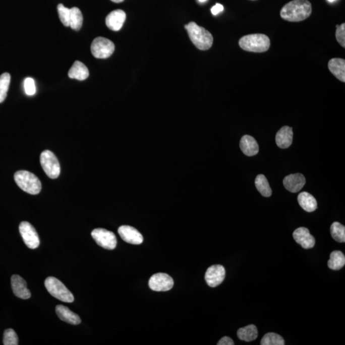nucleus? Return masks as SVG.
<instances>
[{
	"label": "nucleus",
	"mask_w": 345,
	"mask_h": 345,
	"mask_svg": "<svg viewBox=\"0 0 345 345\" xmlns=\"http://www.w3.org/2000/svg\"><path fill=\"white\" fill-rule=\"evenodd\" d=\"M312 13V6L308 0H294L282 7L280 16L290 22L305 20Z\"/></svg>",
	"instance_id": "obj_1"
},
{
	"label": "nucleus",
	"mask_w": 345,
	"mask_h": 345,
	"mask_svg": "<svg viewBox=\"0 0 345 345\" xmlns=\"http://www.w3.org/2000/svg\"><path fill=\"white\" fill-rule=\"evenodd\" d=\"M189 38L198 49L205 51L209 49L213 44L212 34L204 28L201 27L195 22L185 25Z\"/></svg>",
	"instance_id": "obj_2"
},
{
	"label": "nucleus",
	"mask_w": 345,
	"mask_h": 345,
	"mask_svg": "<svg viewBox=\"0 0 345 345\" xmlns=\"http://www.w3.org/2000/svg\"><path fill=\"white\" fill-rule=\"evenodd\" d=\"M240 47L244 51L253 52L267 51L270 46V40L268 36L261 33L251 34L241 38Z\"/></svg>",
	"instance_id": "obj_3"
},
{
	"label": "nucleus",
	"mask_w": 345,
	"mask_h": 345,
	"mask_svg": "<svg viewBox=\"0 0 345 345\" xmlns=\"http://www.w3.org/2000/svg\"><path fill=\"white\" fill-rule=\"evenodd\" d=\"M14 180L19 188L30 195H37L41 191V182L32 172L25 170L17 171Z\"/></svg>",
	"instance_id": "obj_4"
},
{
	"label": "nucleus",
	"mask_w": 345,
	"mask_h": 345,
	"mask_svg": "<svg viewBox=\"0 0 345 345\" xmlns=\"http://www.w3.org/2000/svg\"><path fill=\"white\" fill-rule=\"evenodd\" d=\"M44 284L49 293L59 300L69 303H73L74 301L73 294L56 278L47 277Z\"/></svg>",
	"instance_id": "obj_5"
},
{
	"label": "nucleus",
	"mask_w": 345,
	"mask_h": 345,
	"mask_svg": "<svg viewBox=\"0 0 345 345\" xmlns=\"http://www.w3.org/2000/svg\"><path fill=\"white\" fill-rule=\"evenodd\" d=\"M42 169L50 179H55L61 174V165L56 155L49 150L42 152L40 157Z\"/></svg>",
	"instance_id": "obj_6"
},
{
	"label": "nucleus",
	"mask_w": 345,
	"mask_h": 345,
	"mask_svg": "<svg viewBox=\"0 0 345 345\" xmlns=\"http://www.w3.org/2000/svg\"><path fill=\"white\" fill-rule=\"evenodd\" d=\"M114 45L111 40L104 37L95 38L91 45L93 56L99 59H107L114 51Z\"/></svg>",
	"instance_id": "obj_7"
},
{
	"label": "nucleus",
	"mask_w": 345,
	"mask_h": 345,
	"mask_svg": "<svg viewBox=\"0 0 345 345\" xmlns=\"http://www.w3.org/2000/svg\"><path fill=\"white\" fill-rule=\"evenodd\" d=\"M92 237L96 243L102 248L112 250L117 247V237L112 232L103 228L93 229Z\"/></svg>",
	"instance_id": "obj_8"
},
{
	"label": "nucleus",
	"mask_w": 345,
	"mask_h": 345,
	"mask_svg": "<svg viewBox=\"0 0 345 345\" xmlns=\"http://www.w3.org/2000/svg\"><path fill=\"white\" fill-rule=\"evenodd\" d=\"M19 232L28 248L35 249L39 246L40 239L37 232L30 222H21L19 225Z\"/></svg>",
	"instance_id": "obj_9"
},
{
	"label": "nucleus",
	"mask_w": 345,
	"mask_h": 345,
	"mask_svg": "<svg viewBox=\"0 0 345 345\" xmlns=\"http://www.w3.org/2000/svg\"><path fill=\"white\" fill-rule=\"evenodd\" d=\"M174 281L171 276L164 273H157L150 277L148 285L155 292H166L174 286Z\"/></svg>",
	"instance_id": "obj_10"
},
{
	"label": "nucleus",
	"mask_w": 345,
	"mask_h": 345,
	"mask_svg": "<svg viewBox=\"0 0 345 345\" xmlns=\"http://www.w3.org/2000/svg\"><path fill=\"white\" fill-rule=\"evenodd\" d=\"M226 270L222 265H214L208 268L205 279L208 286L212 288L219 286L224 281Z\"/></svg>",
	"instance_id": "obj_11"
},
{
	"label": "nucleus",
	"mask_w": 345,
	"mask_h": 345,
	"mask_svg": "<svg viewBox=\"0 0 345 345\" xmlns=\"http://www.w3.org/2000/svg\"><path fill=\"white\" fill-rule=\"evenodd\" d=\"M118 232L121 238L126 243L134 245H139L143 243L142 235L133 227L124 225L119 227Z\"/></svg>",
	"instance_id": "obj_12"
},
{
	"label": "nucleus",
	"mask_w": 345,
	"mask_h": 345,
	"mask_svg": "<svg viewBox=\"0 0 345 345\" xmlns=\"http://www.w3.org/2000/svg\"><path fill=\"white\" fill-rule=\"evenodd\" d=\"M293 237L296 243L304 249H311L315 246V239L306 227H301L295 230Z\"/></svg>",
	"instance_id": "obj_13"
},
{
	"label": "nucleus",
	"mask_w": 345,
	"mask_h": 345,
	"mask_svg": "<svg viewBox=\"0 0 345 345\" xmlns=\"http://www.w3.org/2000/svg\"><path fill=\"white\" fill-rule=\"evenodd\" d=\"M12 289L14 295L22 299H30L31 293L28 289L27 283L23 278L18 275H13L11 277Z\"/></svg>",
	"instance_id": "obj_14"
},
{
	"label": "nucleus",
	"mask_w": 345,
	"mask_h": 345,
	"mask_svg": "<svg viewBox=\"0 0 345 345\" xmlns=\"http://www.w3.org/2000/svg\"><path fill=\"white\" fill-rule=\"evenodd\" d=\"M126 19V13L122 10H116L107 16L105 18V24L110 30L117 32L122 28Z\"/></svg>",
	"instance_id": "obj_15"
},
{
	"label": "nucleus",
	"mask_w": 345,
	"mask_h": 345,
	"mask_svg": "<svg viewBox=\"0 0 345 345\" xmlns=\"http://www.w3.org/2000/svg\"><path fill=\"white\" fill-rule=\"evenodd\" d=\"M305 184V177L301 174L290 175L285 177L283 180L285 188L293 193L300 191Z\"/></svg>",
	"instance_id": "obj_16"
},
{
	"label": "nucleus",
	"mask_w": 345,
	"mask_h": 345,
	"mask_svg": "<svg viewBox=\"0 0 345 345\" xmlns=\"http://www.w3.org/2000/svg\"><path fill=\"white\" fill-rule=\"evenodd\" d=\"M292 141H293V131L291 127H282L275 136V142L277 145L282 149L291 147Z\"/></svg>",
	"instance_id": "obj_17"
},
{
	"label": "nucleus",
	"mask_w": 345,
	"mask_h": 345,
	"mask_svg": "<svg viewBox=\"0 0 345 345\" xmlns=\"http://www.w3.org/2000/svg\"><path fill=\"white\" fill-rule=\"evenodd\" d=\"M240 147L247 156H254L259 152V146L255 139L249 135L244 136L240 141Z\"/></svg>",
	"instance_id": "obj_18"
},
{
	"label": "nucleus",
	"mask_w": 345,
	"mask_h": 345,
	"mask_svg": "<svg viewBox=\"0 0 345 345\" xmlns=\"http://www.w3.org/2000/svg\"><path fill=\"white\" fill-rule=\"evenodd\" d=\"M56 313L60 319L72 325H78L81 322L80 316L69 310L66 306L58 305Z\"/></svg>",
	"instance_id": "obj_19"
},
{
	"label": "nucleus",
	"mask_w": 345,
	"mask_h": 345,
	"mask_svg": "<svg viewBox=\"0 0 345 345\" xmlns=\"http://www.w3.org/2000/svg\"><path fill=\"white\" fill-rule=\"evenodd\" d=\"M329 71L335 78L345 82V61L342 59H332L328 64Z\"/></svg>",
	"instance_id": "obj_20"
},
{
	"label": "nucleus",
	"mask_w": 345,
	"mask_h": 345,
	"mask_svg": "<svg viewBox=\"0 0 345 345\" xmlns=\"http://www.w3.org/2000/svg\"><path fill=\"white\" fill-rule=\"evenodd\" d=\"M68 76L71 79L83 81L89 76V71H88L87 67L82 62L76 61L69 70Z\"/></svg>",
	"instance_id": "obj_21"
},
{
	"label": "nucleus",
	"mask_w": 345,
	"mask_h": 345,
	"mask_svg": "<svg viewBox=\"0 0 345 345\" xmlns=\"http://www.w3.org/2000/svg\"><path fill=\"white\" fill-rule=\"evenodd\" d=\"M299 205L306 212H312L317 208V201L313 196L307 192H303L298 196Z\"/></svg>",
	"instance_id": "obj_22"
},
{
	"label": "nucleus",
	"mask_w": 345,
	"mask_h": 345,
	"mask_svg": "<svg viewBox=\"0 0 345 345\" xmlns=\"http://www.w3.org/2000/svg\"><path fill=\"white\" fill-rule=\"evenodd\" d=\"M258 330L255 325H249L241 328L237 331V335L242 341L251 342L258 337Z\"/></svg>",
	"instance_id": "obj_23"
},
{
	"label": "nucleus",
	"mask_w": 345,
	"mask_h": 345,
	"mask_svg": "<svg viewBox=\"0 0 345 345\" xmlns=\"http://www.w3.org/2000/svg\"><path fill=\"white\" fill-rule=\"evenodd\" d=\"M328 267L333 270H338L345 265V256L340 251H334L330 254Z\"/></svg>",
	"instance_id": "obj_24"
},
{
	"label": "nucleus",
	"mask_w": 345,
	"mask_h": 345,
	"mask_svg": "<svg viewBox=\"0 0 345 345\" xmlns=\"http://www.w3.org/2000/svg\"><path fill=\"white\" fill-rule=\"evenodd\" d=\"M255 186L261 195L265 197H270L272 195V189L267 178L263 175H258L255 180Z\"/></svg>",
	"instance_id": "obj_25"
},
{
	"label": "nucleus",
	"mask_w": 345,
	"mask_h": 345,
	"mask_svg": "<svg viewBox=\"0 0 345 345\" xmlns=\"http://www.w3.org/2000/svg\"><path fill=\"white\" fill-rule=\"evenodd\" d=\"M82 13L78 7L71 9L70 26L74 30H80L83 25Z\"/></svg>",
	"instance_id": "obj_26"
},
{
	"label": "nucleus",
	"mask_w": 345,
	"mask_h": 345,
	"mask_svg": "<svg viewBox=\"0 0 345 345\" xmlns=\"http://www.w3.org/2000/svg\"><path fill=\"white\" fill-rule=\"evenodd\" d=\"M330 233L331 236L335 241L338 243H344L345 242V227L338 222H334L330 226Z\"/></svg>",
	"instance_id": "obj_27"
},
{
	"label": "nucleus",
	"mask_w": 345,
	"mask_h": 345,
	"mask_svg": "<svg viewBox=\"0 0 345 345\" xmlns=\"http://www.w3.org/2000/svg\"><path fill=\"white\" fill-rule=\"evenodd\" d=\"M260 344L262 345H284V340L281 335L274 332H268L263 337Z\"/></svg>",
	"instance_id": "obj_28"
},
{
	"label": "nucleus",
	"mask_w": 345,
	"mask_h": 345,
	"mask_svg": "<svg viewBox=\"0 0 345 345\" xmlns=\"http://www.w3.org/2000/svg\"><path fill=\"white\" fill-rule=\"evenodd\" d=\"M10 83L11 75L7 73L2 74L0 76V103L3 102L6 99Z\"/></svg>",
	"instance_id": "obj_29"
},
{
	"label": "nucleus",
	"mask_w": 345,
	"mask_h": 345,
	"mask_svg": "<svg viewBox=\"0 0 345 345\" xmlns=\"http://www.w3.org/2000/svg\"><path fill=\"white\" fill-rule=\"evenodd\" d=\"M57 9L62 24L65 26H70L71 9L67 8L63 4H59Z\"/></svg>",
	"instance_id": "obj_30"
},
{
	"label": "nucleus",
	"mask_w": 345,
	"mask_h": 345,
	"mask_svg": "<svg viewBox=\"0 0 345 345\" xmlns=\"http://www.w3.org/2000/svg\"><path fill=\"white\" fill-rule=\"evenodd\" d=\"M4 344L18 345V337L13 329H7L4 335Z\"/></svg>",
	"instance_id": "obj_31"
},
{
	"label": "nucleus",
	"mask_w": 345,
	"mask_h": 345,
	"mask_svg": "<svg viewBox=\"0 0 345 345\" xmlns=\"http://www.w3.org/2000/svg\"><path fill=\"white\" fill-rule=\"evenodd\" d=\"M335 38L337 41L342 47H345V24L342 23L341 25H336L335 31Z\"/></svg>",
	"instance_id": "obj_32"
},
{
	"label": "nucleus",
	"mask_w": 345,
	"mask_h": 345,
	"mask_svg": "<svg viewBox=\"0 0 345 345\" xmlns=\"http://www.w3.org/2000/svg\"><path fill=\"white\" fill-rule=\"evenodd\" d=\"M24 87L26 94L33 95L36 92L35 81L31 78H26L24 82Z\"/></svg>",
	"instance_id": "obj_33"
},
{
	"label": "nucleus",
	"mask_w": 345,
	"mask_h": 345,
	"mask_svg": "<svg viewBox=\"0 0 345 345\" xmlns=\"http://www.w3.org/2000/svg\"><path fill=\"white\" fill-rule=\"evenodd\" d=\"M224 11V7L222 6L221 4H216L215 6L212 7L211 9V12L213 15L216 16L218 14L221 13V12Z\"/></svg>",
	"instance_id": "obj_34"
},
{
	"label": "nucleus",
	"mask_w": 345,
	"mask_h": 345,
	"mask_svg": "<svg viewBox=\"0 0 345 345\" xmlns=\"http://www.w3.org/2000/svg\"><path fill=\"white\" fill-rule=\"evenodd\" d=\"M234 342L230 337L225 336L220 339L217 342V345H234Z\"/></svg>",
	"instance_id": "obj_35"
},
{
	"label": "nucleus",
	"mask_w": 345,
	"mask_h": 345,
	"mask_svg": "<svg viewBox=\"0 0 345 345\" xmlns=\"http://www.w3.org/2000/svg\"><path fill=\"white\" fill-rule=\"evenodd\" d=\"M112 2H114V3H121V2H123L124 0H111Z\"/></svg>",
	"instance_id": "obj_36"
},
{
	"label": "nucleus",
	"mask_w": 345,
	"mask_h": 345,
	"mask_svg": "<svg viewBox=\"0 0 345 345\" xmlns=\"http://www.w3.org/2000/svg\"><path fill=\"white\" fill-rule=\"evenodd\" d=\"M198 1L201 2V3H203V2L207 1V0H198Z\"/></svg>",
	"instance_id": "obj_37"
},
{
	"label": "nucleus",
	"mask_w": 345,
	"mask_h": 345,
	"mask_svg": "<svg viewBox=\"0 0 345 345\" xmlns=\"http://www.w3.org/2000/svg\"><path fill=\"white\" fill-rule=\"evenodd\" d=\"M327 1L330 2V3H332V2H334L335 0H327Z\"/></svg>",
	"instance_id": "obj_38"
},
{
	"label": "nucleus",
	"mask_w": 345,
	"mask_h": 345,
	"mask_svg": "<svg viewBox=\"0 0 345 345\" xmlns=\"http://www.w3.org/2000/svg\"><path fill=\"white\" fill-rule=\"evenodd\" d=\"M251 1H255V0H251Z\"/></svg>",
	"instance_id": "obj_39"
}]
</instances>
